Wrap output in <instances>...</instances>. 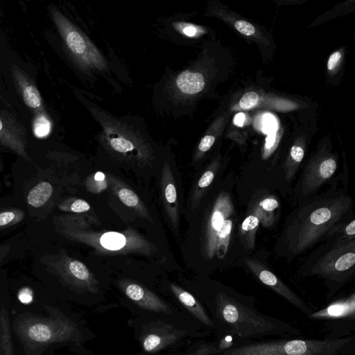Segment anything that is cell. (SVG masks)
<instances>
[{
  "label": "cell",
  "instance_id": "41",
  "mask_svg": "<svg viewBox=\"0 0 355 355\" xmlns=\"http://www.w3.org/2000/svg\"><path fill=\"white\" fill-rule=\"evenodd\" d=\"M2 129H3V123H2V121L0 119V132L1 131Z\"/></svg>",
  "mask_w": 355,
  "mask_h": 355
},
{
  "label": "cell",
  "instance_id": "40",
  "mask_svg": "<svg viewBox=\"0 0 355 355\" xmlns=\"http://www.w3.org/2000/svg\"><path fill=\"white\" fill-rule=\"evenodd\" d=\"M355 220H352L351 223H349L345 229V231L347 234L354 235L355 234Z\"/></svg>",
  "mask_w": 355,
  "mask_h": 355
},
{
  "label": "cell",
  "instance_id": "33",
  "mask_svg": "<svg viewBox=\"0 0 355 355\" xmlns=\"http://www.w3.org/2000/svg\"><path fill=\"white\" fill-rule=\"evenodd\" d=\"M260 205L266 211H272L278 207V202L275 199L266 198L261 202Z\"/></svg>",
  "mask_w": 355,
  "mask_h": 355
},
{
  "label": "cell",
  "instance_id": "39",
  "mask_svg": "<svg viewBox=\"0 0 355 355\" xmlns=\"http://www.w3.org/2000/svg\"><path fill=\"white\" fill-rule=\"evenodd\" d=\"M245 114L242 112L237 114L234 119V123L236 125L242 126L245 121Z\"/></svg>",
  "mask_w": 355,
  "mask_h": 355
},
{
  "label": "cell",
  "instance_id": "18",
  "mask_svg": "<svg viewBox=\"0 0 355 355\" xmlns=\"http://www.w3.org/2000/svg\"><path fill=\"white\" fill-rule=\"evenodd\" d=\"M108 185L105 175L101 172H97L89 176L85 181L87 189L93 193H99L105 191Z\"/></svg>",
  "mask_w": 355,
  "mask_h": 355
},
{
  "label": "cell",
  "instance_id": "34",
  "mask_svg": "<svg viewBox=\"0 0 355 355\" xmlns=\"http://www.w3.org/2000/svg\"><path fill=\"white\" fill-rule=\"evenodd\" d=\"M179 26L182 31V32L189 36V37H193L196 35L198 33V29L196 26L191 25V24H179Z\"/></svg>",
  "mask_w": 355,
  "mask_h": 355
},
{
  "label": "cell",
  "instance_id": "37",
  "mask_svg": "<svg viewBox=\"0 0 355 355\" xmlns=\"http://www.w3.org/2000/svg\"><path fill=\"white\" fill-rule=\"evenodd\" d=\"M10 245L9 244H4L0 245V263L6 258L8 254Z\"/></svg>",
  "mask_w": 355,
  "mask_h": 355
},
{
  "label": "cell",
  "instance_id": "20",
  "mask_svg": "<svg viewBox=\"0 0 355 355\" xmlns=\"http://www.w3.org/2000/svg\"><path fill=\"white\" fill-rule=\"evenodd\" d=\"M23 97L26 104L32 108L41 105V97L37 89L33 85H27L23 91Z\"/></svg>",
  "mask_w": 355,
  "mask_h": 355
},
{
  "label": "cell",
  "instance_id": "1",
  "mask_svg": "<svg viewBox=\"0 0 355 355\" xmlns=\"http://www.w3.org/2000/svg\"><path fill=\"white\" fill-rule=\"evenodd\" d=\"M211 318L218 339L225 336L240 342L300 336L301 330L291 323L264 314L250 298L218 291L210 303Z\"/></svg>",
  "mask_w": 355,
  "mask_h": 355
},
{
  "label": "cell",
  "instance_id": "22",
  "mask_svg": "<svg viewBox=\"0 0 355 355\" xmlns=\"http://www.w3.org/2000/svg\"><path fill=\"white\" fill-rule=\"evenodd\" d=\"M331 217V212L327 208H320L315 210L310 216L311 221L315 225L327 222Z\"/></svg>",
  "mask_w": 355,
  "mask_h": 355
},
{
  "label": "cell",
  "instance_id": "25",
  "mask_svg": "<svg viewBox=\"0 0 355 355\" xmlns=\"http://www.w3.org/2000/svg\"><path fill=\"white\" fill-rule=\"evenodd\" d=\"M50 124L44 117L38 118L35 123V132L38 137H43L49 133Z\"/></svg>",
  "mask_w": 355,
  "mask_h": 355
},
{
  "label": "cell",
  "instance_id": "12",
  "mask_svg": "<svg viewBox=\"0 0 355 355\" xmlns=\"http://www.w3.org/2000/svg\"><path fill=\"white\" fill-rule=\"evenodd\" d=\"M178 89L187 94H194L200 92L205 86L203 76L198 72L185 71L181 73L176 79Z\"/></svg>",
  "mask_w": 355,
  "mask_h": 355
},
{
  "label": "cell",
  "instance_id": "19",
  "mask_svg": "<svg viewBox=\"0 0 355 355\" xmlns=\"http://www.w3.org/2000/svg\"><path fill=\"white\" fill-rule=\"evenodd\" d=\"M60 209L76 214H80L87 211L90 209L89 203L79 198H70L58 205Z\"/></svg>",
  "mask_w": 355,
  "mask_h": 355
},
{
  "label": "cell",
  "instance_id": "3",
  "mask_svg": "<svg viewBox=\"0 0 355 355\" xmlns=\"http://www.w3.org/2000/svg\"><path fill=\"white\" fill-rule=\"evenodd\" d=\"M58 220L62 227L59 230L64 236L87 244L102 253L116 252L122 254H148L152 250L150 244L133 230L101 234L86 230L79 220H75L72 216L60 217Z\"/></svg>",
  "mask_w": 355,
  "mask_h": 355
},
{
  "label": "cell",
  "instance_id": "17",
  "mask_svg": "<svg viewBox=\"0 0 355 355\" xmlns=\"http://www.w3.org/2000/svg\"><path fill=\"white\" fill-rule=\"evenodd\" d=\"M24 211L18 208H6L0 210V230L20 223L24 218Z\"/></svg>",
  "mask_w": 355,
  "mask_h": 355
},
{
  "label": "cell",
  "instance_id": "7",
  "mask_svg": "<svg viewBox=\"0 0 355 355\" xmlns=\"http://www.w3.org/2000/svg\"><path fill=\"white\" fill-rule=\"evenodd\" d=\"M56 21L70 51L83 63L98 68L105 67V61L97 49L62 15L56 16Z\"/></svg>",
  "mask_w": 355,
  "mask_h": 355
},
{
  "label": "cell",
  "instance_id": "16",
  "mask_svg": "<svg viewBox=\"0 0 355 355\" xmlns=\"http://www.w3.org/2000/svg\"><path fill=\"white\" fill-rule=\"evenodd\" d=\"M52 193V186L47 182H41L28 193V204L35 208L40 207L50 199Z\"/></svg>",
  "mask_w": 355,
  "mask_h": 355
},
{
  "label": "cell",
  "instance_id": "2",
  "mask_svg": "<svg viewBox=\"0 0 355 355\" xmlns=\"http://www.w3.org/2000/svg\"><path fill=\"white\" fill-rule=\"evenodd\" d=\"M355 336L338 340L281 337L240 342L214 355H352Z\"/></svg>",
  "mask_w": 355,
  "mask_h": 355
},
{
  "label": "cell",
  "instance_id": "36",
  "mask_svg": "<svg viewBox=\"0 0 355 355\" xmlns=\"http://www.w3.org/2000/svg\"><path fill=\"white\" fill-rule=\"evenodd\" d=\"M341 54L339 51H336L329 58L327 67L329 70H331L334 68L335 65L337 64L338 60H340Z\"/></svg>",
  "mask_w": 355,
  "mask_h": 355
},
{
  "label": "cell",
  "instance_id": "32",
  "mask_svg": "<svg viewBox=\"0 0 355 355\" xmlns=\"http://www.w3.org/2000/svg\"><path fill=\"white\" fill-rule=\"evenodd\" d=\"M259 223L257 217L250 216L247 217L242 224V229L245 231H249L254 229Z\"/></svg>",
  "mask_w": 355,
  "mask_h": 355
},
{
  "label": "cell",
  "instance_id": "9",
  "mask_svg": "<svg viewBox=\"0 0 355 355\" xmlns=\"http://www.w3.org/2000/svg\"><path fill=\"white\" fill-rule=\"evenodd\" d=\"M161 186L166 211L171 223L176 228L179 220L177 190L172 171L168 164H165L162 169Z\"/></svg>",
  "mask_w": 355,
  "mask_h": 355
},
{
  "label": "cell",
  "instance_id": "14",
  "mask_svg": "<svg viewBox=\"0 0 355 355\" xmlns=\"http://www.w3.org/2000/svg\"><path fill=\"white\" fill-rule=\"evenodd\" d=\"M180 335L179 331L177 333L166 332L164 334H149L142 341L143 348L147 352H155L174 342Z\"/></svg>",
  "mask_w": 355,
  "mask_h": 355
},
{
  "label": "cell",
  "instance_id": "5",
  "mask_svg": "<svg viewBox=\"0 0 355 355\" xmlns=\"http://www.w3.org/2000/svg\"><path fill=\"white\" fill-rule=\"evenodd\" d=\"M308 318L324 322L329 331L327 340H338L349 336L355 330V296L332 302L324 308L313 311Z\"/></svg>",
  "mask_w": 355,
  "mask_h": 355
},
{
  "label": "cell",
  "instance_id": "27",
  "mask_svg": "<svg viewBox=\"0 0 355 355\" xmlns=\"http://www.w3.org/2000/svg\"><path fill=\"white\" fill-rule=\"evenodd\" d=\"M262 129L266 133L275 132L277 128V122L273 116L267 114L263 118Z\"/></svg>",
  "mask_w": 355,
  "mask_h": 355
},
{
  "label": "cell",
  "instance_id": "21",
  "mask_svg": "<svg viewBox=\"0 0 355 355\" xmlns=\"http://www.w3.org/2000/svg\"><path fill=\"white\" fill-rule=\"evenodd\" d=\"M355 263V254L353 252L341 256L336 262L335 268L338 271L350 268Z\"/></svg>",
  "mask_w": 355,
  "mask_h": 355
},
{
  "label": "cell",
  "instance_id": "31",
  "mask_svg": "<svg viewBox=\"0 0 355 355\" xmlns=\"http://www.w3.org/2000/svg\"><path fill=\"white\" fill-rule=\"evenodd\" d=\"M232 222L230 220H224L220 229L216 232L219 238L223 239L230 234Z\"/></svg>",
  "mask_w": 355,
  "mask_h": 355
},
{
  "label": "cell",
  "instance_id": "28",
  "mask_svg": "<svg viewBox=\"0 0 355 355\" xmlns=\"http://www.w3.org/2000/svg\"><path fill=\"white\" fill-rule=\"evenodd\" d=\"M223 221L224 219L222 214L218 210L214 211L211 218L210 225L211 230L217 232L220 229Z\"/></svg>",
  "mask_w": 355,
  "mask_h": 355
},
{
  "label": "cell",
  "instance_id": "30",
  "mask_svg": "<svg viewBox=\"0 0 355 355\" xmlns=\"http://www.w3.org/2000/svg\"><path fill=\"white\" fill-rule=\"evenodd\" d=\"M214 173L211 171L205 172L198 182V187L200 189L207 187L214 180Z\"/></svg>",
  "mask_w": 355,
  "mask_h": 355
},
{
  "label": "cell",
  "instance_id": "8",
  "mask_svg": "<svg viewBox=\"0 0 355 355\" xmlns=\"http://www.w3.org/2000/svg\"><path fill=\"white\" fill-rule=\"evenodd\" d=\"M119 284L125 295L139 307L155 312L171 313L170 307L144 286L126 279L120 281Z\"/></svg>",
  "mask_w": 355,
  "mask_h": 355
},
{
  "label": "cell",
  "instance_id": "6",
  "mask_svg": "<svg viewBox=\"0 0 355 355\" xmlns=\"http://www.w3.org/2000/svg\"><path fill=\"white\" fill-rule=\"evenodd\" d=\"M50 271L73 288L96 293L98 282L81 261L60 251L48 258Z\"/></svg>",
  "mask_w": 355,
  "mask_h": 355
},
{
  "label": "cell",
  "instance_id": "24",
  "mask_svg": "<svg viewBox=\"0 0 355 355\" xmlns=\"http://www.w3.org/2000/svg\"><path fill=\"white\" fill-rule=\"evenodd\" d=\"M336 168V163L334 159H326L320 166V174L322 178L327 179L334 174Z\"/></svg>",
  "mask_w": 355,
  "mask_h": 355
},
{
  "label": "cell",
  "instance_id": "4",
  "mask_svg": "<svg viewBox=\"0 0 355 355\" xmlns=\"http://www.w3.org/2000/svg\"><path fill=\"white\" fill-rule=\"evenodd\" d=\"M14 329L21 342L32 349L76 340L80 336L77 326L65 318H42L30 313L19 316Z\"/></svg>",
  "mask_w": 355,
  "mask_h": 355
},
{
  "label": "cell",
  "instance_id": "26",
  "mask_svg": "<svg viewBox=\"0 0 355 355\" xmlns=\"http://www.w3.org/2000/svg\"><path fill=\"white\" fill-rule=\"evenodd\" d=\"M236 29L245 35H252L255 33V28L249 22L239 20L235 23Z\"/></svg>",
  "mask_w": 355,
  "mask_h": 355
},
{
  "label": "cell",
  "instance_id": "10",
  "mask_svg": "<svg viewBox=\"0 0 355 355\" xmlns=\"http://www.w3.org/2000/svg\"><path fill=\"white\" fill-rule=\"evenodd\" d=\"M170 288L179 302L202 324L214 329L213 322L202 305L190 293L174 284Z\"/></svg>",
  "mask_w": 355,
  "mask_h": 355
},
{
  "label": "cell",
  "instance_id": "11",
  "mask_svg": "<svg viewBox=\"0 0 355 355\" xmlns=\"http://www.w3.org/2000/svg\"><path fill=\"white\" fill-rule=\"evenodd\" d=\"M112 190L114 191L119 200L126 206L133 209L141 216L149 218L147 209L138 196L128 188L123 182L112 177H110Z\"/></svg>",
  "mask_w": 355,
  "mask_h": 355
},
{
  "label": "cell",
  "instance_id": "38",
  "mask_svg": "<svg viewBox=\"0 0 355 355\" xmlns=\"http://www.w3.org/2000/svg\"><path fill=\"white\" fill-rule=\"evenodd\" d=\"M275 141V132H273L269 133L268 135V137L266 140V147L267 148H271L273 146Z\"/></svg>",
  "mask_w": 355,
  "mask_h": 355
},
{
  "label": "cell",
  "instance_id": "15",
  "mask_svg": "<svg viewBox=\"0 0 355 355\" xmlns=\"http://www.w3.org/2000/svg\"><path fill=\"white\" fill-rule=\"evenodd\" d=\"M0 345L2 355H13L10 322L8 311L3 306L0 311Z\"/></svg>",
  "mask_w": 355,
  "mask_h": 355
},
{
  "label": "cell",
  "instance_id": "13",
  "mask_svg": "<svg viewBox=\"0 0 355 355\" xmlns=\"http://www.w3.org/2000/svg\"><path fill=\"white\" fill-rule=\"evenodd\" d=\"M109 145L114 152L125 157H133L141 160L148 158V155L128 138L121 136L112 137L109 140Z\"/></svg>",
  "mask_w": 355,
  "mask_h": 355
},
{
  "label": "cell",
  "instance_id": "29",
  "mask_svg": "<svg viewBox=\"0 0 355 355\" xmlns=\"http://www.w3.org/2000/svg\"><path fill=\"white\" fill-rule=\"evenodd\" d=\"M215 141V137L212 135H205L203 137L198 145V149L200 152H206L209 150Z\"/></svg>",
  "mask_w": 355,
  "mask_h": 355
},
{
  "label": "cell",
  "instance_id": "23",
  "mask_svg": "<svg viewBox=\"0 0 355 355\" xmlns=\"http://www.w3.org/2000/svg\"><path fill=\"white\" fill-rule=\"evenodd\" d=\"M259 101V96L254 92L245 93L239 101V106L243 110L249 109L256 105Z\"/></svg>",
  "mask_w": 355,
  "mask_h": 355
},
{
  "label": "cell",
  "instance_id": "42",
  "mask_svg": "<svg viewBox=\"0 0 355 355\" xmlns=\"http://www.w3.org/2000/svg\"><path fill=\"white\" fill-rule=\"evenodd\" d=\"M1 355V354H0Z\"/></svg>",
  "mask_w": 355,
  "mask_h": 355
},
{
  "label": "cell",
  "instance_id": "35",
  "mask_svg": "<svg viewBox=\"0 0 355 355\" xmlns=\"http://www.w3.org/2000/svg\"><path fill=\"white\" fill-rule=\"evenodd\" d=\"M291 155L297 162H300L304 157V150L297 146H293L291 149Z\"/></svg>",
  "mask_w": 355,
  "mask_h": 355
}]
</instances>
